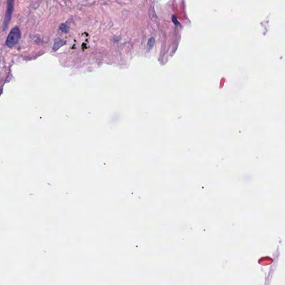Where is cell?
I'll use <instances>...</instances> for the list:
<instances>
[{"label": "cell", "instance_id": "obj_1", "mask_svg": "<svg viewBox=\"0 0 285 285\" xmlns=\"http://www.w3.org/2000/svg\"><path fill=\"white\" fill-rule=\"evenodd\" d=\"M21 36V31L17 26L13 28L10 32L7 40L6 44L7 47L12 48L15 46L19 42Z\"/></svg>", "mask_w": 285, "mask_h": 285}, {"label": "cell", "instance_id": "obj_2", "mask_svg": "<svg viewBox=\"0 0 285 285\" xmlns=\"http://www.w3.org/2000/svg\"><path fill=\"white\" fill-rule=\"evenodd\" d=\"M14 0H7V10L6 11L5 20H4V26H3L4 31H5L7 28V27L11 19L12 12L14 10Z\"/></svg>", "mask_w": 285, "mask_h": 285}, {"label": "cell", "instance_id": "obj_3", "mask_svg": "<svg viewBox=\"0 0 285 285\" xmlns=\"http://www.w3.org/2000/svg\"><path fill=\"white\" fill-rule=\"evenodd\" d=\"M65 43H66V41H65L64 40H62L60 38H58L55 40L53 46V50L55 51L58 50L59 48L63 46Z\"/></svg>", "mask_w": 285, "mask_h": 285}, {"label": "cell", "instance_id": "obj_4", "mask_svg": "<svg viewBox=\"0 0 285 285\" xmlns=\"http://www.w3.org/2000/svg\"><path fill=\"white\" fill-rule=\"evenodd\" d=\"M154 43H155V39L153 37H151L150 38H149L147 44V49L148 50H150V49L152 48L154 45Z\"/></svg>", "mask_w": 285, "mask_h": 285}, {"label": "cell", "instance_id": "obj_5", "mask_svg": "<svg viewBox=\"0 0 285 285\" xmlns=\"http://www.w3.org/2000/svg\"><path fill=\"white\" fill-rule=\"evenodd\" d=\"M60 29L63 32V33H68L69 32L68 27L65 24H61L60 27Z\"/></svg>", "mask_w": 285, "mask_h": 285}]
</instances>
